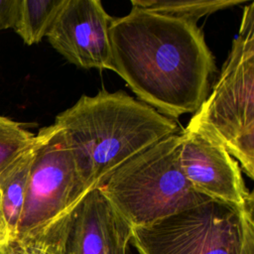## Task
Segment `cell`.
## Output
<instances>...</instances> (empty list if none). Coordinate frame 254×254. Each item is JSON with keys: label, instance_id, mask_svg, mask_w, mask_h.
<instances>
[{"label": "cell", "instance_id": "cell-16", "mask_svg": "<svg viewBox=\"0 0 254 254\" xmlns=\"http://www.w3.org/2000/svg\"><path fill=\"white\" fill-rule=\"evenodd\" d=\"M4 254H35V251L17 241H14Z\"/></svg>", "mask_w": 254, "mask_h": 254}, {"label": "cell", "instance_id": "cell-3", "mask_svg": "<svg viewBox=\"0 0 254 254\" xmlns=\"http://www.w3.org/2000/svg\"><path fill=\"white\" fill-rule=\"evenodd\" d=\"M181 145V133L165 137L121 165L99 187L132 228L211 199L186 179Z\"/></svg>", "mask_w": 254, "mask_h": 254}, {"label": "cell", "instance_id": "cell-18", "mask_svg": "<svg viewBox=\"0 0 254 254\" xmlns=\"http://www.w3.org/2000/svg\"><path fill=\"white\" fill-rule=\"evenodd\" d=\"M33 249V248H32ZM35 251V254H53L51 252H48V251H45V250H37V249H33Z\"/></svg>", "mask_w": 254, "mask_h": 254}, {"label": "cell", "instance_id": "cell-4", "mask_svg": "<svg viewBox=\"0 0 254 254\" xmlns=\"http://www.w3.org/2000/svg\"><path fill=\"white\" fill-rule=\"evenodd\" d=\"M190 120L209 129L254 178V2L244 8L221 72Z\"/></svg>", "mask_w": 254, "mask_h": 254}, {"label": "cell", "instance_id": "cell-1", "mask_svg": "<svg viewBox=\"0 0 254 254\" xmlns=\"http://www.w3.org/2000/svg\"><path fill=\"white\" fill-rule=\"evenodd\" d=\"M109 39L112 71L163 115L194 114L207 97L215 62L196 24L132 8Z\"/></svg>", "mask_w": 254, "mask_h": 254}, {"label": "cell", "instance_id": "cell-14", "mask_svg": "<svg viewBox=\"0 0 254 254\" xmlns=\"http://www.w3.org/2000/svg\"><path fill=\"white\" fill-rule=\"evenodd\" d=\"M18 2L19 0H0V31L14 27Z\"/></svg>", "mask_w": 254, "mask_h": 254}, {"label": "cell", "instance_id": "cell-15", "mask_svg": "<svg viewBox=\"0 0 254 254\" xmlns=\"http://www.w3.org/2000/svg\"><path fill=\"white\" fill-rule=\"evenodd\" d=\"M14 242L12 238L7 222L5 220L2 206H1V196H0V254H4L10 245Z\"/></svg>", "mask_w": 254, "mask_h": 254}, {"label": "cell", "instance_id": "cell-9", "mask_svg": "<svg viewBox=\"0 0 254 254\" xmlns=\"http://www.w3.org/2000/svg\"><path fill=\"white\" fill-rule=\"evenodd\" d=\"M111 21L99 0H65L46 37L72 64L112 70Z\"/></svg>", "mask_w": 254, "mask_h": 254}, {"label": "cell", "instance_id": "cell-12", "mask_svg": "<svg viewBox=\"0 0 254 254\" xmlns=\"http://www.w3.org/2000/svg\"><path fill=\"white\" fill-rule=\"evenodd\" d=\"M244 0H132V8L169 16L190 23L214 12L231 8Z\"/></svg>", "mask_w": 254, "mask_h": 254}, {"label": "cell", "instance_id": "cell-8", "mask_svg": "<svg viewBox=\"0 0 254 254\" xmlns=\"http://www.w3.org/2000/svg\"><path fill=\"white\" fill-rule=\"evenodd\" d=\"M181 136V167L198 192L242 208L254 204L238 162L209 129L190 120Z\"/></svg>", "mask_w": 254, "mask_h": 254}, {"label": "cell", "instance_id": "cell-2", "mask_svg": "<svg viewBox=\"0 0 254 254\" xmlns=\"http://www.w3.org/2000/svg\"><path fill=\"white\" fill-rule=\"evenodd\" d=\"M87 190L99 188L129 159L176 134V122L123 91L82 95L57 115Z\"/></svg>", "mask_w": 254, "mask_h": 254}, {"label": "cell", "instance_id": "cell-5", "mask_svg": "<svg viewBox=\"0 0 254 254\" xmlns=\"http://www.w3.org/2000/svg\"><path fill=\"white\" fill-rule=\"evenodd\" d=\"M254 204L239 207L208 199L152 224L133 227L139 254H241L254 226Z\"/></svg>", "mask_w": 254, "mask_h": 254}, {"label": "cell", "instance_id": "cell-17", "mask_svg": "<svg viewBox=\"0 0 254 254\" xmlns=\"http://www.w3.org/2000/svg\"><path fill=\"white\" fill-rule=\"evenodd\" d=\"M241 254H254V226L246 234Z\"/></svg>", "mask_w": 254, "mask_h": 254}, {"label": "cell", "instance_id": "cell-6", "mask_svg": "<svg viewBox=\"0 0 254 254\" xmlns=\"http://www.w3.org/2000/svg\"><path fill=\"white\" fill-rule=\"evenodd\" d=\"M87 191L62 129H40L15 241L33 245Z\"/></svg>", "mask_w": 254, "mask_h": 254}, {"label": "cell", "instance_id": "cell-7", "mask_svg": "<svg viewBox=\"0 0 254 254\" xmlns=\"http://www.w3.org/2000/svg\"><path fill=\"white\" fill-rule=\"evenodd\" d=\"M132 227L100 188L87 191L36 249L57 254H128Z\"/></svg>", "mask_w": 254, "mask_h": 254}, {"label": "cell", "instance_id": "cell-10", "mask_svg": "<svg viewBox=\"0 0 254 254\" xmlns=\"http://www.w3.org/2000/svg\"><path fill=\"white\" fill-rule=\"evenodd\" d=\"M33 157L34 143L0 174L2 211L14 241L17 236Z\"/></svg>", "mask_w": 254, "mask_h": 254}, {"label": "cell", "instance_id": "cell-13", "mask_svg": "<svg viewBox=\"0 0 254 254\" xmlns=\"http://www.w3.org/2000/svg\"><path fill=\"white\" fill-rule=\"evenodd\" d=\"M34 140L35 135L21 123L0 115V174L30 148Z\"/></svg>", "mask_w": 254, "mask_h": 254}, {"label": "cell", "instance_id": "cell-11", "mask_svg": "<svg viewBox=\"0 0 254 254\" xmlns=\"http://www.w3.org/2000/svg\"><path fill=\"white\" fill-rule=\"evenodd\" d=\"M65 0H19L13 29L25 44L42 41Z\"/></svg>", "mask_w": 254, "mask_h": 254}]
</instances>
